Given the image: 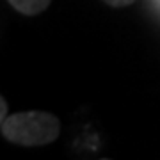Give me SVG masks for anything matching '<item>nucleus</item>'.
I'll use <instances>...</instances> for the list:
<instances>
[{"label": "nucleus", "instance_id": "nucleus-1", "mask_svg": "<svg viewBox=\"0 0 160 160\" xmlns=\"http://www.w3.org/2000/svg\"><path fill=\"white\" fill-rule=\"evenodd\" d=\"M2 135L20 146H45L53 142L61 133V121L50 112L29 110L18 112L0 123Z\"/></svg>", "mask_w": 160, "mask_h": 160}, {"label": "nucleus", "instance_id": "nucleus-3", "mask_svg": "<svg viewBox=\"0 0 160 160\" xmlns=\"http://www.w3.org/2000/svg\"><path fill=\"white\" fill-rule=\"evenodd\" d=\"M105 4H109V6L112 7H125V6H130V4H133L135 0H103Z\"/></svg>", "mask_w": 160, "mask_h": 160}, {"label": "nucleus", "instance_id": "nucleus-4", "mask_svg": "<svg viewBox=\"0 0 160 160\" xmlns=\"http://www.w3.org/2000/svg\"><path fill=\"white\" fill-rule=\"evenodd\" d=\"M6 114H7V105H6V100L0 98V123L6 119Z\"/></svg>", "mask_w": 160, "mask_h": 160}, {"label": "nucleus", "instance_id": "nucleus-2", "mask_svg": "<svg viewBox=\"0 0 160 160\" xmlns=\"http://www.w3.org/2000/svg\"><path fill=\"white\" fill-rule=\"evenodd\" d=\"M16 11H20L22 14H27V16H36V14H41L46 7L50 6L52 0H7Z\"/></svg>", "mask_w": 160, "mask_h": 160}]
</instances>
